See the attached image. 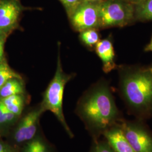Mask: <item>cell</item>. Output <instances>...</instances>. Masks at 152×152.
I'll return each instance as SVG.
<instances>
[{
    "label": "cell",
    "instance_id": "6da1fadb",
    "mask_svg": "<svg viewBox=\"0 0 152 152\" xmlns=\"http://www.w3.org/2000/svg\"><path fill=\"white\" fill-rule=\"evenodd\" d=\"M80 113L92 129L105 131L113 126L118 117V111L109 87L101 85L89 92L82 100Z\"/></svg>",
    "mask_w": 152,
    "mask_h": 152
},
{
    "label": "cell",
    "instance_id": "7a4b0ae2",
    "mask_svg": "<svg viewBox=\"0 0 152 152\" xmlns=\"http://www.w3.org/2000/svg\"><path fill=\"white\" fill-rule=\"evenodd\" d=\"M122 94L127 104L144 116L152 113V70L136 69L125 72L121 80Z\"/></svg>",
    "mask_w": 152,
    "mask_h": 152
},
{
    "label": "cell",
    "instance_id": "3957f363",
    "mask_svg": "<svg viewBox=\"0 0 152 152\" xmlns=\"http://www.w3.org/2000/svg\"><path fill=\"white\" fill-rule=\"evenodd\" d=\"M71 80V76L64 73L61 64L59 53L58 58L57 68L54 77L44 94L41 107L44 110H50L56 116L63 126L67 134L72 137L73 134L65 121L63 110V99L64 88L66 83Z\"/></svg>",
    "mask_w": 152,
    "mask_h": 152
},
{
    "label": "cell",
    "instance_id": "277c9868",
    "mask_svg": "<svg viewBox=\"0 0 152 152\" xmlns=\"http://www.w3.org/2000/svg\"><path fill=\"white\" fill-rule=\"evenodd\" d=\"M98 7L99 28L122 27L135 19L134 5L125 0H103Z\"/></svg>",
    "mask_w": 152,
    "mask_h": 152
},
{
    "label": "cell",
    "instance_id": "5b68a950",
    "mask_svg": "<svg viewBox=\"0 0 152 152\" xmlns=\"http://www.w3.org/2000/svg\"><path fill=\"white\" fill-rule=\"evenodd\" d=\"M98 3L81 1L68 14L74 29L81 32L99 27Z\"/></svg>",
    "mask_w": 152,
    "mask_h": 152
},
{
    "label": "cell",
    "instance_id": "8992f818",
    "mask_svg": "<svg viewBox=\"0 0 152 152\" xmlns=\"http://www.w3.org/2000/svg\"><path fill=\"white\" fill-rule=\"evenodd\" d=\"M23 10L19 0H0V34L8 35L16 28Z\"/></svg>",
    "mask_w": 152,
    "mask_h": 152
},
{
    "label": "cell",
    "instance_id": "52a82bcc",
    "mask_svg": "<svg viewBox=\"0 0 152 152\" xmlns=\"http://www.w3.org/2000/svg\"><path fill=\"white\" fill-rule=\"evenodd\" d=\"M121 127L135 152H152V135L141 125L124 123Z\"/></svg>",
    "mask_w": 152,
    "mask_h": 152
},
{
    "label": "cell",
    "instance_id": "ba28073f",
    "mask_svg": "<svg viewBox=\"0 0 152 152\" xmlns=\"http://www.w3.org/2000/svg\"><path fill=\"white\" fill-rule=\"evenodd\" d=\"M45 112L41 106L24 116L16 127L14 139L18 143L32 140L36 134L39 118Z\"/></svg>",
    "mask_w": 152,
    "mask_h": 152
},
{
    "label": "cell",
    "instance_id": "9c48e42d",
    "mask_svg": "<svg viewBox=\"0 0 152 152\" xmlns=\"http://www.w3.org/2000/svg\"><path fill=\"white\" fill-rule=\"evenodd\" d=\"M107 142L115 152H136L126 139L121 126H112L104 132Z\"/></svg>",
    "mask_w": 152,
    "mask_h": 152
},
{
    "label": "cell",
    "instance_id": "30bf717a",
    "mask_svg": "<svg viewBox=\"0 0 152 152\" xmlns=\"http://www.w3.org/2000/svg\"><path fill=\"white\" fill-rule=\"evenodd\" d=\"M96 53L102 61L103 71L108 73L115 68V53L112 42L109 39L100 40L95 45Z\"/></svg>",
    "mask_w": 152,
    "mask_h": 152
},
{
    "label": "cell",
    "instance_id": "8fae6325",
    "mask_svg": "<svg viewBox=\"0 0 152 152\" xmlns=\"http://www.w3.org/2000/svg\"><path fill=\"white\" fill-rule=\"evenodd\" d=\"M25 92V87L22 78H14L6 82L0 90V98L14 95H23Z\"/></svg>",
    "mask_w": 152,
    "mask_h": 152
},
{
    "label": "cell",
    "instance_id": "7c38bea8",
    "mask_svg": "<svg viewBox=\"0 0 152 152\" xmlns=\"http://www.w3.org/2000/svg\"><path fill=\"white\" fill-rule=\"evenodd\" d=\"M1 99L6 108L12 113L18 117L22 114L24 106V99L23 95H14Z\"/></svg>",
    "mask_w": 152,
    "mask_h": 152
},
{
    "label": "cell",
    "instance_id": "4fadbf2b",
    "mask_svg": "<svg viewBox=\"0 0 152 152\" xmlns=\"http://www.w3.org/2000/svg\"><path fill=\"white\" fill-rule=\"evenodd\" d=\"M133 5L135 19L142 21L152 20V0H142Z\"/></svg>",
    "mask_w": 152,
    "mask_h": 152
},
{
    "label": "cell",
    "instance_id": "5bb4252c",
    "mask_svg": "<svg viewBox=\"0 0 152 152\" xmlns=\"http://www.w3.org/2000/svg\"><path fill=\"white\" fill-rule=\"evenodd\" d=\"M14 78H21V77L11 69L5 60H4L0 63V90L6 82Z\"/></svg>",
    "mask_w": 152,
    "mask_h": 152
},
{
    "label": "cell",
    "instance_id": "9a60e30c",
    "mask_svg": "<svg viewBox=\"0 0 152 152\" xmlns=\"http://www.w3.org/2000/svg\"><path fill=\"white\" fill-rule=\"evenodd\" d=\"M96 29L95 28L89 29L80 32V38L82 42L87 46H95V45L100 41L99 33Z\"/></svg>",
    "mask_w": 152,
    "mask_h": 152
},
{
    "label": "cell",
    "instance_id": "2e32d148",
    "mask_svg": "<svg viewBox=\"0 0 152 152\" xmlns=\"http://www.w3.org/2000/svg\"><path fill=\"white\" fill-rule=\"evenodd\" d=\"M18 117L12 113L3 104L0 98V127L11 125Z\"/></svg>",
    "mask_w": 152,
    "mask_h": 152
},
{
    "label": "cell",
    "instance_id": "e0dca14e",
    "mask_svg": "<svg viewBox=\"0 0 152 152\" xmlns=\"http://www.w3.org/2000/svg\"><path fill=\"white\" fill-rule=\"evenodd\" d=\"M22 152H49L46 144L41 139L36 138L29 141Z\"/></svg>",
    "mask_w": 152,
    "mask_h": 152
},
{
    "label": "cell",
    "instance_id": "ac0fdd59",
    "mask_svg": "<svg viewBox=\"0 0 152 152\" xmlns=\"http://www.w3.org/2000/svg\"><path fill=\"white\" fill-rule=\"evenodd\" d=\"M91 152H115L108 142H100L96 144Z\"/></svg>",
    "mask_w": 152,
    "mask_h": 152
},
{
    "label": "cell",
    "instance_id": "d6986e66",
    "mask_svg": "<svg viewBox=\"0 0 152 152\" xmlns=\"http://www.w3.org/2000/svg\"><path fill=\"white\" fill-rule=\"evenodd\" d=\"M62 4L65 7L67 13L72 11L76 6L78 5L81 0H59Z\"/></svg>",
    "mask_w": 152,
    "mask_h": 152
},
{
    "label": "cell",
    "instance_id": "ffe728a7",
    "mask_svg": "<svg viewBox=\"0 0 152 152\" xmlns=\"http://www.w3.org/2000/svg\"><path fill=\"white\" fill-rule=\"evenodd\" d=\"M7 35L0 34V63L2 62L4 59V45Z\"/></svg>",
    "mask_w": 152,
    "mask_h": 152
},
{
    "label": "cell",
    "instance_id": "44dd1931",
    "mask_svg": "<svg viewBox=\"0 0 152 152\" xmlns=\"http://www.w3.org/2000/svg\"><path fill=\"white\" fill-rule=\"evenodd\" d=\"M145 51H152V37L151 42L146 46V48L145 49Z\"/></svg>",
    "mask_w": 152,
    "mask_h": 152
},
{
    "label": "cell",
    "instance_id": "7402d4cb",
    "mask_svg": "<svg viewBox=\"0 0 152 152\" xmlns=\"http://www.w3.org/2000/svg\"><path fill=\"white\" fill-rule=\"evenodd\" d=\"M125 1L130 2V3L132 4H137V3L140 2V1H142V0H125Z\"/></svg>",
    "mask_w": 152,
    "mask_h": 152
},
{
    "label": "cell",
    "instance_id": "603a6c76",
    "mask_svg": "<svg viewBox=\"0 0 152 152\" xmlns=\"http://www.w3.org/2000/svg\"><path fill=\"white\" fill-rule=\"evenodd\" d=\"M103 0H81V1H88L91 2H95V3H98L101 2Z\"/></svg>",
    "mask_w": 152,
    "mask_h": 152
},
{
    "label": "cell",
    "instance_id": "cb8c5ba5",
    "mask_svg": "<svg viewBox=\"0 0 152 152\" xmlns=\"http://www.w3.org/2000/svg\"><path fill=\"white\" fill-rule=\"evenodd\" d=\"M151 69H152V68H151Z\"/></svg>",
    "mask_w": 152,
    "mask_h": 152
}]
</instances>
